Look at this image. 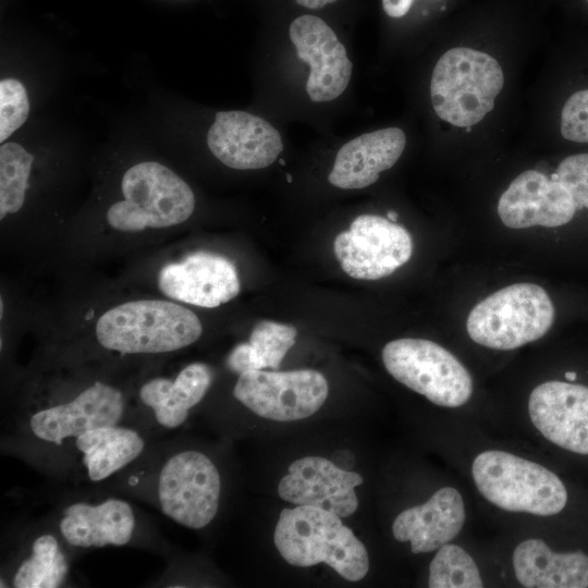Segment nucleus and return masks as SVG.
Instances as JSON below:
<instances>
[{"label":"nucleus","instance_id":"nucleus-1","mask_svg":"<svg viewBox=\"0 0 588 588\" xmlns=\"http://www.w3.org/2000/svg\"><path fill=\"white\" fill-rule=\"evenodd\" d=\"M341 518L310 505L283 509L274 528V546L291 565L326 563L346 580L358 581L369 569L368 552Z\"/></svg>","mask_w":588,"mask_h":588},{"label":"nucleus","instance_id":"nucleus-2","mask_svg":"<svg viewBox=\"0 0 588 588\" xmlns=\"http://www.w3.org/2000/svg\"><path fill=\"white\" fill-rule=\"evenodd\" d=\"M203 333L198 317L176 303L140 299L107 310L97 321L101 346L121 354H161L186 347Z\"/></svg>","mask_w":588,"mask_h":588},{"label":"nucleus","instance_id":"nucleus-3","mask_svg":"<svg viewBox=\"0 0 588 588\" xmlns=\"http://www.w3.org/2000/svg\"><path fill=\"white\" fill-rule=\"evenodd\" d=\"M503 83L502 69L491 56L466 47L450 49L432 72L434 112L455 126L477 124L493 109Z\"/></svg>","mask_w":588,"mask_h":588},{"label":"nucleus","instance_id":"nucleus-4","mask_svg":"<svg viewBox=\"0 0 588 588\" xmlns=\"http://www.w3.org/2000/svg\"><path fill=\"white\" fill-rule=\"evenodd\" d=\"M471 475L485 499L504 511L551 516L567 502L566 488L554 473L505 451L478 454Z\"/></svg>","mask_w":588,"mask_h":588},{"label":"nucleus","instance_id":"nucleus-5","mask_svg":"<svg viewBox=\"0 0 588 588\" xmlns=\"http://www.w3.org/2000/svg\"><path fill=\"white\" fill-rule=\"evenodd\" d=\"M121 188L124 200L111 205L107 212L108 223L119 231L173 226L187 220L195 208L188 184L159 162L131 167L123 175Z\"/></svg>","mask_w":588,"mask_h":588},{"label":"nucleus","instance_id":"nucleus-6","mask_svg":"<svg viewBox=\"0 0 588 588\" xmlns=\"http://www.w3.org/2000/svg\"><path fill=\"white\" fill-rule=\"evenodd\" d=\"M553 321L554 306L544 289L516 283L478 303L468 315L466 329L474 342L510 351L542 338Z\"/></svg>","mask_w":588,"mask_h":588},{"label":"nucleus","instance_id":"nucleus-7","mask_svg":"<svg viewBox=\"0 0 588 588\" xmlns=\"http://www.w3.org/2000/svg\"><path fill=\"white\" fill-rule=\"evenodd\" d=\"M388 372L408 389L443 407H458L471 396L473 380L443 346L425 339L393 340L382 350Z\"/></svg>","mask_w":588,"mask_h":588},{"label":"nucleus","instance_id":"nucleus-8","mask_svg":"<svg viewBox=\"0 0 588 588\" xmlns=\"http://www.w3.org/2000/svg\"><path fill=\"white\" fill-rule=\"evenodd\" d=\"M329 393L324 376L313 369L291 371L249 370L241 373L234 397L256 415L275 421H293L314 415Z\"/></svg>","mask_w":588,"mask_h":588},{"label":"nucleus","instance_id":"nucleus-9","mask_svg":"<svg viewBox=\"0 0 588 588\" xmlns=\"http://www.w3.org/2000/svg\"><path fill=\"white\" fill-rule=\"evenodd\" d=\"M221 479L212 461L198 451L172 455L162 466L158 500L162 513L175 523L201 529L215 518Z\"/></svg>","mask_w":588,"mask_h":588},{"label":"nucleus","instance_id":"nucleus-10","mask_svg":"<svg viewBox=\"0 0 588 588\" xmlns=\"http://www.w3.org/2000/svg\"><path fill=\"white\" fill-rule=\"evenodd\" d=\"M341 268L358 280H378L406 264L413 253L407 230L376 215H360L334 240Z\"/></svg>","mask_w":588,"mask_h":588},{"label":"nucleus","instance_id":"nucleus-11","mask_svg":"<svg viewBox=\"0 0 588 588\" xmlns=\"http://www.w3.org/2000/svg\"><path fill=\"white\" fill-rule=\"evenodd\" d=\"M290 38L299 60L310 69L306 91L315 102L331 101L347 87L353 63L328 24L315 15H302L290 25Z\"/></svg>","mask_w":588,"mask_h":588},{"label":"nucleus","instance_id":"nucleus-12","mask_svg":"<svg viewBox=\"0 0 588 588\" xmlns=\"http://www.w3.org/2000/svg\"><path fill=\"white\" fill-rule=\"evenodd\" d=\"M125 409L122 392L97 381L68 402L38 409L29 417L33 434L49 443L61 444L87 430L118 425Z\"/></svg>","mask_w":588,"mask_h":588},{"label":"nucleus","instance_id":"nucleus-13","mask_svg":"<svg viewBox=\"0 0 588 588\" xmlns=\"http://www.w3.org/2000/svg\"><path fill=\"white\" fill-rule=\"evenodd\" d=\"M278 485L279 497L294 505H310L348 517L358 507L355 488L363 477L320 456L294 461Z\"/></svg>","mask_w":588,"mask_h":588},{"label":"nucleus","instance_id":"nucleus-14","mask_svg":"<svg viewBox=\"0 0 588 588\" xmlns=\"http://www.w3.org/2000/svg\"><path fill=\"white\" fill-rule=\"evenodd\" d=\"M577 209L572 194L554 173L549 176L537 170L515 177L498 204L501 221L511 229L561 226Z\"/></svg>","mask_w":588,"mask_h":588},{"label":"nucleus","instance_id":"nucleus-15","mask_svg":"<svg viewBox=\"0 0 588 588\" xmlns=\"http://www.w3.org/2000/svg\"><path fill=\"white\" fill-rule=\"evenodd\" d=\"M207 145L223 164L237 170L269 167L283 149L280 133L266 120L245 111H220Z\"/></svg>","mask_w":588,"mask_h":588},{"label":"nucleus","instance_id":"nucleus-16","mask_svg":"<svg viewBox=\"0 0 588 588\" xmlns=\"http://www.w3.org/2000/svg\"><path fill=\"white\" fill-rule=\"evenodd\" d=\"M528 412L534 426L550 442L588 454V387L543 382L530 393Z\"/></svg>","mask_w":588,"mask_h":588},{"label":"nucleus","instance_id":"nucleus-17","mask_svg":"<svg viewBox=\"0 0 588 588\" xmlns=\"http://www.w3.org/2000/svg\"><path fill=\"white\" fill-rule=\"evenodd\" d=\"M158 284L168 297L195 306L215 308L233 299L241 289L234 265L225 257L197 252L166 265Z\"/></svg>","mask_w":588,"mask_h":588},{"label":"nucleus","instance_id":"nucleus-18","mask_svg":"<svg viewBox=\"0 0 588 588\" xmlns=\"http://www.w3.org/2000/svg\"><path fill=\"white\" fill-rule=\"evenodd\" d=\"M465 517L461 493L443 487L426 503L401 512L392 524V534L400 542L409 541L415 554L432 552L460 534Z\"/></svg>","mask_w":588,"mask_h":588},{"label":"nucleus","instance_id":"nucleus-19","mask_svg":"<svg viewBox=\"0 0 588 588\" xmlns=\"http://www.w3.org/2000/svg\"><path fill=\"white\" fill-rule=\"evenodd\" d=\"M405 145V133L399 127L359 135L339 149L328 181L344 189L367 187L395 164Z\"/></svg>","mask_w":588,"mask_h":588},{"label":"nucleus","instance_id":"nucleus-20","mask_svg":"<svg viewBox=\"0 0 588 588\" xmlns=\"http://www.w3.org/2000/svg\"><path fill=\"white\" fill-rule=\"evenodd\" d=\"M64 540L79 548H101L126 544L135 529L131 505L110 498L98 504L77 502L62 513L59 524Z\"/></svg>","mask_w":588,"mask_h":588},{"label":"nucleus","instance_id":"nucleus-21","mask_svg":"<svg viewBox=\"0 0 588 588\" xmlns=\"http://www.w3.org/2000/svg\"><path fill=\"white\" fill-rule=\"evenodd\" d=\"M518 583L526 588H587L588 555L553 552L541 539L522 541L513 552Z\"/></svg>","mask_w":588,"mask_h":588},{"label":"nucleus","instance_id":"nucleus-22","mask_svg":"<svg viewBox=\"0 0 588 588\" xmlns=\"http://www.w3.org/2000/svg\"><path fill=\"white\" fill-rule=\"evenodd\" d=\"M212 381L210 368L194 363L183 368L174 379L154 378L139 390L142 402L151 408L159 425L164 428L180 427L189 411L197 405Z\"/></svg>","mask_w":588,"mask_h":588},{"label":"nucleus","instance_id":"nucleus-23","mask_svg":"<svg viewBox=\"0 0 588 588\" xmlns=\"http://www.w3.org/2000/svg\"><path fill=\"white\" fill-rule=\"evenodd\" d=\"M93 481H100L136 460L145 448L140 434L118 425L97 427L75 438Z\"/></svg>","mask_w":588,"mask_h":588},{"label":"nucleus","instance_id":"nucleus-24","mask_svg":"<svg viewBox=\"0 0 588 588\" xmlns=\"http://www.w3.org/2000/svg\"><path fill=\"white\" fill-rule=\"evenodd\" d=\"M295 327L269 320L259 321L249 341L236 345L228 357V366L238 375L265 368L278 369L287 351L295 344Z\"/></svg>","mask_w":588,"mask_h":588},{"label":"nucleus","instance_id":"nucleus-25","mask_svg":"<svg viewBox=\"0 0 588 588\" xmlns=\"http://www.w3.org/2000/svg\"><path fill=\"white\" fill-rule=\"evenodd\" d=\"M68 562L57 539L40 535L32 544V552L17 567L13 577L15 588H57L68 575Z\"/></svg>","mask_w":588,"mask_h":588},{"label":"nucleus","instance_id":"nucleus-26","mask_svg":"<svg viewBox=\"0 0 588 588\" xmlns=\"http://www.w3.org/2000/svg\"><path fill=\"white\" fill-rule=\"evenodd\" d=\"M34 157L16 143L0 147V218L17 212L28 188Z\"/></svg>","mask_w":588,"mask_h":588},{"label":"nucleus","instance_id":"nucleus-27","mask_svg":"<svg viewBox=\"0 0 588 588\" xmlns=\"http://www.w3.org/2000/svg\"><path fill=\"white\" fill-rule=\"evenodd\" d=\"M430 588H481L479 569L473 558L450 542L438 549L429 565Z\"/></svg>","mask_w":588,"mask_h":588},{"label":"nucleus","instance_id":"nucleus-28","mask_svg":"<svg viewBox=\"0 0 588 588\" xmlns=\"http://www.w3.org/2000/svg\"><path fill=\"white\" fill-rule=\"evenodd\" d=\"M29 101L24 85L15 78L0 82V142L3 143L24 124Z\"/></svg>","mask_w":588,"mask_h":588},{"label":"nucleus","instance_id":"nucleus-29","mask_svg":"<svg viewBox=\"0 0 588 588\" xmlns=\"http://www.w3.org/2000/svg\"><path fill=\"white\" fill-rule=\"evenodd\" d=\"M554 174L569 191L577 208L588 209V152L566 157Z\"/></svg>","mask_w":588,"mask_h":588},{"label":"nucleus","instance_id":"nucleus-30","mask_svg":"<svg viewBox=\"0 0 588 588\" xmlns=\"http://www.w3.org/2000/svg\"><path fill=\"white\" fill-rule=\"evenodd\" d=\"M561 134L571 142L588 143V88L574 93L564 103Z\"/></svg>","mask_w":588,"mask_h":588},{"label":"nucleus","instance_id":"nucleus-31","mask_svg":"<svg viewBox=\"0 0 588 588\" xmlns=\"http://www.w3.org/2000/svg\"><path fill=\"white\" fill-rule=\"evenodd\" d=\"M414 0H382L384 12L391 17H402L411 9Z\"/></svg>","mask_w":588,"mask_h":588},{"label":"nucleus","instance_id":"nucleus-32","mask_svg":"<svg viewBox=\"0 0 588 588\" xmlns=\"http://www.w3.org/2000/svg\"><path fill=\"white\" fill-rule=\"evenodd\" d=\"M299 5L307 9L317 10L321 9L329 3H333L336 0H295Z\"/></svg>","mask_w":588,"mask_h":588},{"label":"nucleus","instance_id":"nucleus-33","mask_svg":"<svg viewBox=\"0 0 588 588\" xmlns=\"http://www.w3.org/2000/svg\"><path fill=\"white\" fill-rule=\"evenodd\" d=\"M576 372L574 371H567L565 372V378L568 380V381H575L576 379Z\"/></svg>","mask_w":588,"mask_h":588},{"label":"nucleus","instance_id":"nucleus-34","mask_svg":"<svg viewBox=\"0 0 588 588\" xmlns=\"http://www.w3.org/2000/svg\"><path fill=\"white\" fill-rule=\"evenodd\" d=\"M388 219L392 222H396L397 213L395 211H388Z\"/></svg>","mask_w":588,"mask_h":588},{"label":"nucleus","instance_id":"nucleus-35","mask_svg":"<svg viewBox=\"0 0 588 588\" xmlns=\"http://www.w3.org/2000/svg\"><path fill=\"white\" fill-rule=\"evenodd\" d=\"M286 180H287L289 183L292 182V175L290 173L286 174Z\"/></svg>","mask_w":588,"mask_h":588},{"label":"nucleus","instance_id":"nucleus-36","mask_svg":"<svg viewBox=\"0 0 588 588\" xmlns=\"http://www.w3.org/2000/svg\"><path fill=\"white\" fill-rule=\"evenodd\" d=\"M280 164H281V166L285 164V161L281 159V160H280Z\"/></svg>","mask_w":588,"mask_h":588},{"label":"nucleus","instance_id":"nucleus-37","mask_svg":"<svg viewBox=\"0 0 588 588\" xmlns=\"http://www.w3.org/2000/svg\"><path fill=\"white\" fill-rule=\"evenodd\" d=\"M587 2H588V0H587Z\"/></svg>","mask_w":588,"mask_h":588}]
</instances>
